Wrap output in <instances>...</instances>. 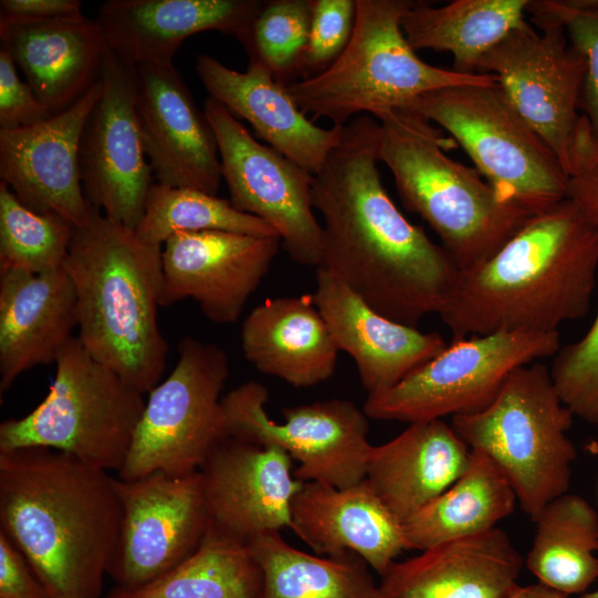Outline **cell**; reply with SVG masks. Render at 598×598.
<instances>
[{
  "label": "cell",
  "instance_id": "1",
  "mask_svg": "<svg viewBox=\"0 0 598 598\" xmlns=\"http://www.w3.org/2000/svg\"><path fill=\"white\" fill-rule=\"evenodd\" d=\"M379 121L360 115L313 175L312 204L322 217V267L395 322L416 327L446 308L458 268L446 250L410 223L378 169Z\"/></svg>",
  "mask_w": 598,
  "mask_h": 598
},
{
  "label": "cell",
  "instance_id": "2",
  "mask_svg": "<svg viewBox=\"0 0 598 598\" xmlns=\"http://www.w3.org/2000/svg\"><path fill=\"white\" fill-rule=\"evenodd\" d=\"M116 482L60 451L0 450V532L49 598H101L122 517Z\"/></svg>",
  "mask_w": 598,
  "mask_h": 598
},
{
  "label": "cell",
  "instance_id": "3",
  "mask_svg": "<svg viewBox=\"0 0 598 598\" xmlns=\"http://www.w3.org/2000/svg\"><path fill=\"white\" fill-rule=\"evenodd\" d=\"M598 268V229L569 197L532 216L492 256L458 272L440 315L453 339L553 332L585 317Z\"/></svg>",
  "mask_w": 598,
  "mask_h": 598
},
{
  "label": "cell",
  "instance_id": "4",
  "mask_svg": "<svg viewBox=\"0 0 598 598\" xmlns=\"http://www.w3.org/2000/svg\"><path fill=\"white\" fill-rule=\"evenodd\" d=\"M64 269L76 295V336L87 352L143 394L166 368L168 347L157 310L163 285L162 246L92 207L74 227Z\"/></svg>",
  "mask_w": 598,
  "mask_h": 598
},
{
  "label": "cell",
  "instance_id": "5",
  "mask_svg": "<svg viewBox=\"0 0 598 598\" xmlns=\"http://www.w3.org/2000/svg\"><path fill=\"white\" fill-rule=\"evenodd\" d=\"M379 161L402 205L437 234L460 271L498 250L532 216L502 197L481 174L444 152L430 121L409 110L377 114Z\"/></svg>",
  "mask_w": 598,
  "mask_h": 598
},
{
  "label": "cell",
  "instance_id": "6",
  "mask_svg": "<svg viewBox=\"0 0 598 598\" xmlns=\"http://www.w3.org/2000/svg\"><path fill=\"white\" fill-rule=\"evenodd\" d=\"M413 1L357 0L352 37L322 73L288 84L299 110L344 126L357 116L403 110L419 96L458 85H492V74H463L422 61L401 21Z\"/></svg>",
  "mask_w": 598,
  "mask_h": 598
},
{
  "label": "cell",
  "instance_id": "7",
  "mask_svg": "<svg viewBox=\"0 0 598 598\" xmlns=\"http://www.w3.org/2000/svg\"><path fill=\"white\" fill-rule=\"evenodd\" d=\"M573 417L550 370L536 362L513 370L487 406L452 416L451 426L470 450L498 466L533 520L568 492L577 456L566 435Z\"/></svg>",
  "mask_w": 598,
  "mask_h": 598
},
{
  "label": "cell",
  "instance_id": "8",
  "mask_svg": "<svg viewBox=\"0 0 598 598\" xmlns=\"http://www.w3.org/2000/svg\"><path fill=\"white\" fill-rule=\"evenodd\" d=\"M43 401L0 424V450L45 447L116 474L145 408L144 394L95 360L78 337L60 351Z\"/></svg>",
  "mask_w": 598,
  "mask_h": 598
},
{
  "label": "cell",
  "instance_id": "9",
  "mask_svg": "<svg viewBox=\"0 0 598 598\" xmlns=\"http://www.w3.org/2000/svg\"><path fill=\"white\" fill-rule=\"evenodd\" d=\"M403 110L444 127L486 182L530 216L568 197L569 177L556 154L520 116L498 82L435 90Z\"/></svg>",
  "mask_w": 598,
  "mask_h": 598
},
{
  "label": "cell",
  "instance_id": "10",
  "mask_svg": "<svg viewBox=\"0 0 598 598\" xmlns=\"http://www.w3.org/2000/svg\"><path fill=\"white\" fill-rule=\"evenodd\" d=\"M169 375L148 393L127 457L116 477L133 481L155 472H198L226 439L221 391L229 377L216 343L183 338Z\"/></svg>",
  "mask_w": 598,
  "mask_h": 598
},
{
  "label": "cell",
  "instance_id": "11",
  "mask_svg": "<svg viewBox=\"0 0 598 598\" xmlns=\"http://www.w3.org/2000/svg\"><path fill=\"white\" fill-rule=\"evenodd\" d=\"M559 332L498 331L452 339L436 357L392 388L368 394V417L408 423L477 412L518 367L555 355Z\"/></svg>",
  "mask_w": 598,
  "mask_h": 598
},
{
  "label": "cell",
  "instance_id": "12",
  "mask_svg": "<svg viewBox=\"0 0 598 598\" xmlns=\"http://www.w3.org/2000/svg\"><path fill=\"white\" fill-rule=\"evenodd\" d=\"M267 388L247 381L221 398L225 436L277 446L299 463L300 482L343 488L365 478L369 422L354 403L330 399L282 410L283 422L266 411Z\"/></svg>",
  "mask_w": 598,
  "mask_h": 598
},
{
  "label": "cell",
  "instance_id": "13",
  "mask_svg": "<svg viewBox=\"0 0 598 598\" xmlns=\"http://www.w3.org/2000/svg\"><path fill=\"white\" fill-rule=\"evenodd\" d=\"M526 12L540 31L527 21L513 29L481 58L476 73L497 79L509 102L556 154L568 175L581 115L585 59L558 20L532 9Z\"/></svg>",
  "mask_w": 598,
  "mask_h": 598
},
{
  "label": "cell",
  "instance_id": "14",
  "mask_svg": "<svg viewBox=\"0 0 598 598\" xmlns=\"http://www.w3.org/2000/svg\"><path fill=\"white\" fill-rule=\"evenodd\" d=\"M204 113L216 138L221 176L234 207L269 224L295 262L318 267L322 228L313 213V175L259 143L210 96Z\"/></svg>",
  "mask_w": 598,
  "mask_h": 598
},
{
  "label": "cell",
  "instance_id": "15",
  "mask_svg": "<svg viewBox=\"0 0 598 598\" xmlns=\"http://www.w3.org/2000/svg\"><path fill=\"white\" fill-rule=\"evenodd\" d=\"M116 486L122 508L109 568L116 587H140L190 556L209 527L200 472H155Z\"/></svg>",
  "mask_w": 598,
  "mask_h": 598
},
{
  "label": "cell",
  "instance_id": "16",
  "mask_svg": "<svg viewBox=\"0 0 598 598\" xmlns=\"http://www.w3.org/2000/svg\"><path fill=\"white\" fill-rule=\"evenodd\" d=\"M100 80L80 143L81 183L92 207L135 230L153 185L136 114V66L107 48Z\"/></svg>",
  "mask_w": 598,
  "mask_h": 598
},
{
  "label": "cell",
  "instance_id": "17",
  "mask_svg": "<svg viewBox=\"0 0 598 598\" xmlns=\"http://www.w3.org/2000/svg\"><path fill=\"white\" fill-rule=\"evenodd\" d=\"M280 246L278 236L220 230L174 233L162 246L161 307L189 298L210 321L235 322Z\"/></svg>",
  "mask_w": 598,
  "mask_h": 598
},
{
  "label": "cell",
  "instance_id": "18",
  "mask_svg": "<svg viewBox=\"0 0 598 598\" xmlns=\"http://www.w3.org/2000/svg\"><path fill=\"white\" fill-rule=\"evenodd\" d=\"M102 93L99 80L66 111L37 125L0 130V178L29 209L84 225L79 152L83 130Z\"/></svg>",
  "mask_w": 598,
  "mask_h": 598
},
{
  "label": "cell",
  "instance_id": "19",
  "mask_svg": "<svg viewBox=\"0 0 598 598\" xmlns=\"http://www.w3.org/2000/svg\"><path fill=\"white\" fill-rule=\"evenodd\" d=\"M136 114L156 183L218 194L214 132L173 63L136 66Z\"/></svg>",
  "mask_w": 598,
  "mask_h": 598
},
{
  "label": "cell",
  "instance_id": "20",
  "mask_svg": "<svg viewBox=\"0 0 598 598\" xmlns=\"http://www.w3.org/2000/svg\"><path fill=\"white\" fill-rule=\"evenodd\" d=\"M291 456L277 446L226 437L199 470L209 526L244 543L291 528L301 486Z\"/></svg>",
  "mask_w": 598,
  "mask_h": 598
},
{
  "label": "cell",
  "instance_id": "21",
  "mask_svg": "<svg viewBox=\"0 0 598 598\" xmlns=\"http://www.w3.org/2000/svg\"><path fill=\"white\" fill-rule=\"evenodd\" d=\"M312 296L338 349L354 360L368 394L392 388L447 347L437 332L383 317L322 267H317Z\"/></svg>",
  "mask_w": 598,
  "mask_h": 598
},
{
  "label": "cell",
  "instance_id": "22",
  "mask_svg": "<svg viewBox=\"0 0 598 598\" xmlns=\"http://www.w3.org/2000/svg\"><path fill=\"white\" fill-rule=\"evenodd\" d=\"M262 6L257 0H109L95 21L106 47L126 63L167 64L188 37L204 31L243 43Z\"/></svg>",
  "mask_w": 598,
  "mask_h": 598
},
{
  "label": "cell",
  "instance_id": "23",
  "mask_svg": "<svg viewBox=\"0 0 598 598\" xmlns=\"http://www.w3.org/2000/svg\"><path fill=\"white\" fill-rule=\"evenodd\" d=\"M1 48L52 115L66 111L101 76L106 43L85 16L33 19L0 14Z\"/></svg>",
  "mask_w": 598,
  "mask_h": 598
},
{
  "label": "cell",
  "instance_id": "24",
  "mask_svg": "<svg viewBox=\"0 0 598 598\" xmlns=\"http://www.w3.org/2000/svg\"><path fill=\"white\" fill-rule=\"evenodd\" d=\"M291 520L290 529L317 555L352 553L380 576L411 549L403 524L365 478L343 488L302 482L292 501Z\"/></svg>",
  "mask_w": 598,
  "mask_h": 598
},
{
  "label": "cell",
  "instance_id": "25",
  "mask_svg": "<svg viewBox=\"0 0 598 598\" xmlns=\"http://www.w3.org/2000/svg\"><path fill=\"white\" fill-rule=\"evenodd\" d=\"M196 72L209 96L236 118L246 120L270 147L316 175L341 138L343 126L323 128L308 120L278 82L257 60L245 72L233 70L216 58L200 54Z\"/></svg>",
  "mask_w": 598,
  "mask_h": 598
},
{
  "label": "cell",
  "instance_id": "26",
  "mask_svg": "<svg viewBox=\"0 0 598 598\" xmlns=\"http://www.w3.org/2000/svg\"><path fill=\"white\" fill-rule=\"evenodd\" d=\"M524 559L498 527L444 542L394 561L379 585L385 598H506Z\"/></svg>",
  "mask_w": 598,
  "mask_h": 598
},
{
  "label": "cell",
  "instance_id": "27",
  "mask_svg": "<svg viewBox=\"0 0 598 598\" xmlns=\"http://www.w3.org/2000/svg\"><path fill=\"white\" fill-rule=\"evenodd\" d=\"M74 328L76 295L64 267L0 268V394L23 372L55 362Z\"/></svg>",
  "mask_w": 598,
  "mask_h": 598
},
{
  "label": "cell",
  "instance_id": "28",
  "mask_svg": "<svg viewBox=\"0 0 598 598\" xmlns=\"http://www.w3.org/2000/svg\"><path fill=\"white\" fill-rule=\"evenodd\" d=\"M470 456V447L451 424L414 422L394 439L370 447L365 480L404 524L463 474Z\"/></svg>",
  "mask_w": 598,
  "mask_h": 598
},
{
  "label": "cell",
  "instance_id": "29",
  "mask_svg": "<svg viewBox=\"0 0 598 598\" xmlns=\"http://www.w3.org/2000/svg\"><path fill=\"white\" fill-rule=\"evenodd\" d=\"M240 340L245 358L259 372L295 388L330 379L340 351L309 293L255 307L244 320Z\"/></svg>",
  "mask_w": 598,
  "mask_h": 598
},
{
  "label": "cell",
  "instance_id": "30",
  "mask_svg": "<svg viewBox=\"0 0 598 598\" xmlns=\"http://www.w3.org/2000/svg\"><path fill=\"white\" fill-rule=\"evenodd\" d=\"M529 0H455L441 7L414 2L402 17L415 50L452 53L453 70L475 74L481 58L509 31L526 22Z\"/></svg>",
  "mask_w": 598,
  "mask_h": 598
},
{
  "label": "cell",
  "instance_id": "31",
  "mask_svg": "<svg viewBox=\"0 0 598 598\" xmlns=\"http://www.w3.org/2000/svg\"><path fill=\"white\" fill-rule=\"evenodd\" d=\"M516 494L498 466L471 450L463 474L440 496L403 524L411 549L476 535L509 516Z\"/></svg>",
  "mask_w": 598,
  "mask_h": 598
},
{
  "label": "cell",
  "instance_id": "32",
  "mask_svg": "<svg viewBox=\"0 0 598 598\" xmlns=\"http://www.w3.org/2000/svg\"><path fill=\"white\" fill-rule=\"evenodd\" d=\"M535 535L525 564L539 582L566 595L585 594L598 578V515L568 492L533 519Z\"/></svg>",
  "mask_w": 598,
  "mask_h": 598
},
{
  "label": "cell",
  "instance_id": "33",
  "mask_svg": "<svg viewBox=\"0 0 598 598\" xmlns=\"http://www.w3.org/2000/svg\"><path fill=\"white\" fill-rule=\"evenodd\" d=\"M261 573L260 598H380L379 586L358 555H311L280 532L248 543Z\"/></svg>",
  "mask_w": 598,
  "mask_h": 598
},
{
  "label": "cell",
  "instance_id": "34",
  "mask_svg": "<svg viewBox=\"0 0 598 598\" xmlns=\"http://www.w3.org/2000/svg\"><path fill=\"white\" fill-rule=\"evenodd\" d=\"M261 573L249 544L213 527L198 548L165 574L105 598H260Z\"/></svg>",
  "mask_w": 598,
  "mask_h": 598
},
{
  "label": "cell",
  "instance_id": "35",
  "mask_svg": "<svg viewBox=\"0 0 598 598\" xmlns=\"http://www.w3.org/2000/svg\"><path fill=\"white\" fill-rule=\"evenodd\" d=\"M206 230L278 236L265 220L238 210L228 199L197 189L153 183L143 217L135 228L140 239L163 246L176 231Z\"/></svg>",
  "mask_w": 598,
  "mask_h": 598
},
{
  "label": "cell",
  "instance_id": "36",
  "mask_svg": "<svg viewBox=\"0 0 598 598\" xmlns=\"http://www.w3.org/2000/svg\"><path fill=\"white\" fill-rule=\"evenodd\" d=\"M74 226L25 207L0 181V268L43 274L64 267Z\"/></svg>",
  "mask_w": 598,
  "mask_h": 598
},
{
  "label": "cell",
  "instance_id": "37",
  "mask_svg": "<svg viewBox=\"0 0 598 598\" xmlns=\"http://www.w3.org/2000/svg\"><path fill=\"white\" fill-rule=\"evenodd\" d=\"M568 197L598 229V167L574 178ZM549 370L565 405L598 426V313L581 339L558 350Z\"/></svg>",
  "mask_w": 598,
  "mask_h": 598
},
{
  "label": "cell",
  "instance_id": "38",
  "mask_svg": "<svg viewBox=\"0 0 598 598\" xmlns=\"http://www.w3.org/2000/svg\"><path fill=\"white\" fill-rule=\"evenodd\" d=\"M311 20V0L264 2L243 42L249 60L262 63L283 85L299 73Z\"/></svg>",
  "mask_w": 598,
  "mask_h": 598
},
{
  "label": "cell",
  "instance_id": "39",
  "mask_svg": "<svg viewBox=\"0 0 598 598\" xmlns=\"http://www.w3.org/2000/svg\"><path fill=\"white\" fill-rule=\"evenodd\" d=\"M527 9L554 17L585 59L579 112L598 140V0H529Z\"/></svg>",
  "mask_w": 598,
  "mask_h": 598
},
{
  "label": "cell",
  "instance_id": "40",
  "mask_svg": "<svg viewBox=\"0 0 598 598\" xmlns=\"http://www.w3.org/2000/svg\"><path fill=\"white\" fill-rule=\"evenodd\" d=\"M357 0H311L309 37L299 73L326 71L346 50L355 24Z\"/></svg>",
  "mask_w": 598,
  "mask_h": 598
},
{
  "label": "cell",
  "instance_id": "41",
  "mask_svg": "<svg viewBox=\"0 0 598 598\" xmlns=\"http://www.w3.org/2000/svg\"><path fill=\"white\" fill-rule=\"evenodd\" d=\"M9 52L0 49V130L37 125L53 115L28 83L20 80Z\"/></svg>",
  "mask_w": 598,
  "mask_h": 598
},
{
  "label": "cell",
  "instance_id": "42",
  "mask_svg": "<svg viewBox=\"0 0 598 598\" xmlns=\"http://www.w3.org/2000/svg\"><path fill=\"white\" fill-rule=\"evenodd\" d=\"M0 598H49L25 557L2 532H0Z\"/></svg>",
  "mask_w": 598,
  "mask_h": 598
},
{
  "label": "cell",
  "instance_id": "43",
  "mask_svg": "<svg viewBox=\"0 0 598 598\" xmlns=\"http://www.w3.org/2000/svg\"><path fill=\"white\" fill-rule=\"evenodd\" d=\"M80 0H1V16L53 19L83 14Z\"/></svg>",
  "mask_w": 598,
  "mask_h": 598
},
{
  "label": "cell",
  "instance_id": "44",
  "mask_svg": "<svg viewBox=\"0 0 598 598\" xmlns=\"http://www.w3.org/2000/svg\"><path fill=\"white\" fill-rule=\"evenodd\" d=\"M506 598H568V595L538 581L527 586L518 585Z\"/></svg>",
  "mask_w": 598,
  "mask_h": 598
},
{
  "label": "cell",
  "instance_id": "45",
  "mask_svg": "<svg viewBox=\"0 0 598 598\" xmlns=\"http://www.w3.org/2000/svg\"><path fill=\"white\" fill-rule=\"evenodd\" d=\"M587 450L598 457V442H591L587 445Z\"/></svg>",
  "mask_w": 598,
  "mask_h": 598
},
{
  "label": "cell",
  "instance_id": "46",
  "mask_svg": "<svg viewBox=\"0 0 598 598\" xmlns=\"http://www.w3.org/2000/svg\"><path fill=\"white\" fill-rule=\"evenodd\" d=\"M580 598H598V590L592 592H585L580 596Z\"/></svg>",
  "mask_w": 598,
  "mask_h": 598
},
{
  "label": "cell",
  "instance_id": "47",
  "mask_svg": "<svg viewBox=\"0 0 598 598\" xmlns=\"http://www.w3.org/2000/svg\"><path fill=\"white\" fill-rule=\"evenodd\" d=\"M380 598H385V597H383V596L380 594Z\"/></svg>",
  "mask_w": 598,
  "mask_h": 598
}]
</instances>
